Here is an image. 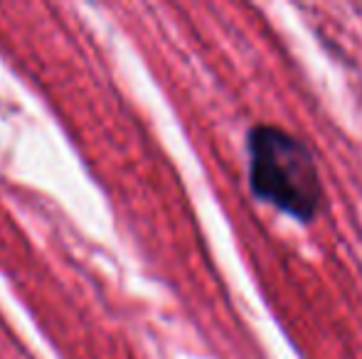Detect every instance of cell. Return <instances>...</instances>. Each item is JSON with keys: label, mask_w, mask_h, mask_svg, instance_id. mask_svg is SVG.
Returning a JSON list of instances; mask_svg holds the SVG:
<instances>
[{"label": "cell", "mask_w": 362, "mask_h": 359, "mask_svg": "<svg viewBox=\"0 0 362 359\" xmlns=\"http://www.w3.org/2000/svg\"><path fill=\"white\" fill-rule=\"evenodd\" d=\"M249 178L259 197L296 219H310L318 212V170L308 148L296 135L276 126H257L249 133Z\"/></svg>", "instance_id": "cell-1"}]
</instances>
